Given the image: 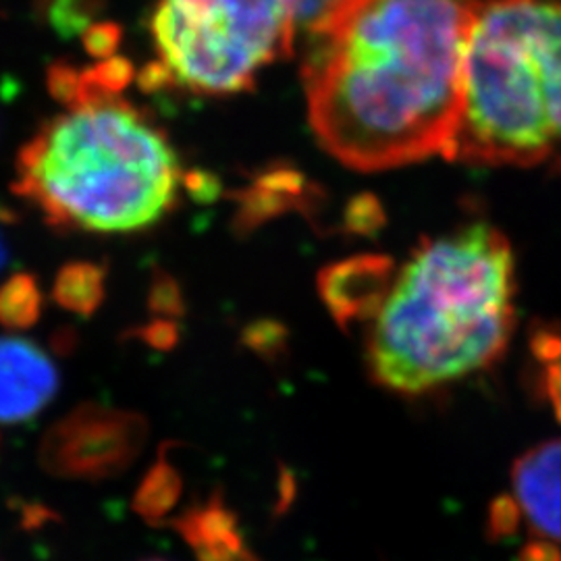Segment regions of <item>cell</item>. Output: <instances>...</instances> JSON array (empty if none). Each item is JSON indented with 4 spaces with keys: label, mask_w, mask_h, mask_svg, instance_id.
Returning a JSON list of instances; mask_svg holds the SVG:
<instances>
[{
    "label": "cell",
    "mask_w": 561,
    "mask_h": 561,
    "mask_svg": "<svg viewBox=\"0 0 561 561\" xmlns=\"http://www.w3.org/2000/svg\"><path fill=\"white\" fill-rule=\"evenodd\" d=\"M514 327L512 243L470 222L412 250L370 324L366 368L382 389L422 396L495 364Z\"/></svg>",
    "instance_id": "obj_3"
},
{
    "label": "cell",
    "mask_w": 561,
    "mask_h": 561,
    "mask_svg": "<svg viewBox=\"0 0 561 561\" xmlns=\"http://www.w3.org/2000/svg\"><path fill=\"white\" fill-rule=\"evenodd\" d=\"M173 528L198 561H259L245 545L238 516L221 495L185 510L173 520Z\"/></svg>",
    "instance_id": "obj_11"
},
{
    "label": "cell",
    "mask_w": 561,
    "mask_h": 561,
    "mask_svg": "<svg viewBox=\"0 0 561 561\" xmlns=\"http://www.w3.org/2000/svg\"><path fill=\"white\" fill-rule=\"evenodd\" d=\"M396 280V262L385 254H356L322 268L317 289L331 319L343 331L373 321Z\"/></svg>",
    "instance_id": "obj_7"
},
{
    "label": "cell",
    "mask_w": 561,
    "mask_h": 561,
    "mask_svg": "<svg viewBox=\"0 0 561 561\" xmlns=\"http://www.w3.org/2000/svg\"><path fill=\"white\" fill-rule=\"evenodd\" d=\"M520 507L514 497H500L491 503L489 510V526L486 533L491 539L502 541L505 537H512L520 524Z\"/></svg>",
    "instance_id": "obj_17"
},
{
    "label": "cell",
    "mask_w": 561,
    "mask_h": 561,
    "mask_svg": "<svg viewBox=\"0 0 561 561\" xmlns=\"http://www.w3.org/2000/svg\"><path fill=\"white\" fill-rule=\"evenodd\" d=\"M283 2L291 11L296 23L308 32L327 15H331L345 0H283Z\"/></svg>",
    "instance_id": "obj_19"
},
{
    "label": "cell",
    "mask_w": 561,
    "mask_h": 561,
    "mask_svg": "<svg viewBox=\"0 0 561 561\" xmlns=\"http://www.w3.org/2000/svg\"><path fill=\"white\" fill-rule=\"evenodd\" d=\"M9 256V248H7V238H4V229H2V215H0V268L4 266Z\"/></svg>",
    "instance_id": "obj_22"
},
{
    "label": "cell",
    "mask_w": 561,
    "mask_h": 561,
    "mask_svg": "<svg viewBox=\"0 0 561 561\" xmlns=\"http://www.w3.org/2000/svg\"><path fill=\"white\" fill-rule=\"evenodd\" d=\"M479 0H345L308 30L301 83L322 148L379 173L451 159Z\"/></svg>",
    "instance_id": "obj_1"
},
{
    "label": "cell",
    "mask_w": 561,
    "mask_h": 561,
    "mask_svg": "<svg viewBox=\"0 0 561 561\" xmlns=\"http://www.w3.org/2000/svg\"><path fill=\"white\" fill-rule=\"evenodd\" d=\"M296 30L283 0H157L150 15L157 60L141 83L196 96L248 92L264 67L291 57Z\"/></svg>",
    "instance_id": "obj_5"
},
{
    "label": "cell",
    "mask_w": 561,
    "mask_h": 561,
    "mask_svg": "<svg viewBox=\"0 0 561 561\" xmlns=\"http://www.w3.org/2000/svg\"><path fill=\"white\" fill-rule=\"evenodd\" d=\"M381 206L375 198H358L350 204L345 213V227L350 233H375L381 227Z\"/></svg>",
    "instance_id": "obj_18"
},
{
    "label": "cell",
    "mask_w": 561,
    "mask_h": 561,
    "mask_svg": "<svg viewBox=\"0 0 561 561\" xmlns=\"http://www.w3.org/2000/svg\"><path fill=\"white\" fill-rule=\"evenodd\" d=\"M561 146V0H479L449 161L533 167Z\"/></svg>",
    "instance_id": "obj_4"
},
{
    "label": "cell",
    "mask_w": 561,
    "mask_h": 561,
    "mask_svg": "<svg viewBox=\"0 0 561 561\" xmlns=\"http://www.w3.org/2000/svg\"><path fill=\"white\" fill-rule=\"evenodd\" d=\"M148 561H164V560H148Z\"/></svg>",
    "instance_id": "obj_23"
},
{
    "label": "cell",
    "mask_w": 561,
    "mask_h": 561,
    "mask_svg": "<svg viewBox=\"0 0 561 561\" xmlns=\"http://www.w3.org/2000/svg\"><path fill=\"white\" fill-rule=\"evenodd\" d=\"M146 439L148 424L140 414L83 403L46 431L42 468L69 481H104L127 470Z\"/></svg>",
    "instance_id": "obj_6"
},
{
    "label": "cell",
    "mask_w": 561,
    "mask_h": 561,
    "mask_svg": "<svg viewBox=\"0 0 561 561\" xmlns=\"http://www.w3.org/2000/svg\"><path fill=\"white\" fill-rule=\"evenodd\" d=\"M44 294L34 275L18 273L0 285V324L9 331H25L41 321Z\"/></svg>",
    "instance_id": "obj_14"
},
{
    "label": "cell",
    "mask_w": 561,
    "mask_h": 561,
    "mask_svg": "<svg viewBox=\"0 0 561 561\" xmlns=\"http://www.w3.org/2000/svg\"><path fill=\"white\" fill-rule=\"evenodd\" d=\"M46 23L60 34H88L96 23V15L102 9V0H36Z\"/></svg>",
    "instance_id": "obj_16"
},
{
    "label": "cell",
    "mask_w": 561,
    "mask_h": 561,
    "mask_svg": "<svg viewBox=\"0 0 561 561\" xmlns=\"http://www.w3.org/2000/svg\"><path fill=\"white\" fill-rule=\"evenodd\" d=\"M53 298L71 314L92 317L106 298V271L96 262H69L60 266Z\"/></svg>",
    "instance_id": "obj_12"
},
{
    "label": "cell",
    "mask_w": 561,
    "mask_h": 561,
    "mask_svg": "<svg viewBox=\"0 0 561 561\" xmlns=\"http://www.w3.org/2000/svg\"><path fill=\"white\" fill-rule=\"evenodd\" d=\"M319 201L312 183L291 167H271L261 171L245 187L238 190L236 231L252 233L264 222L285 213L310 215Z\"/></svg>",
    "instance_id": "obj_10"
},
{
    "label": "cell",
    "mask_w": 561,
    "mask_h": 561,
    "mask_svg": "<svg viewBox=\"0 0 561 561\" xmlns=\"http://www.w3.org/2000/svg\"><path fill=\"white\" fill-rule=\"evenodd\" d=\"M180 470L161 458L141 482L134 507L144 520L161 524L180 502Z\"/></svg>",
    "instance_id": "obj_15"
},
{
    "label": "cell",
    "mask_w": 561,
    "mask_h": 561,
    "mask_svg": "<svg viewBox=\"0 0 561 561\" xmlns=\"http://www.w3.org/2000/svg\"><path fill=\"white\" fill-rule=\"evenodd\" d=\"M514 500L537 537L561 542V439L524 451L512 468Z\"/></svg>",
    "instance_id": "obj_9"
},
{
    "label": "cell",
    "mask_w": 561,
    "mask_h": 561,
    "mask_svg": "<svg viewBox=\"0 0 561 561\" xmlns=\"http://www.w3.org/2000/svg\"><path fill=\"white\" fill-rule=\"evenodd\" d=\"M150 306L162 317H178L181 312V294L178 283L167 277L154 280L152 294H150Z\"/></svg>",
    "instance_id": "obj_20"
},
{
    "label": "cell",
    "mask_w": 561,
    "mask_h": 561,
    "mask_svg": "<svg viewBox=\"0 0 561 561\" xmlns=\"http://www.w3.org/2000/svg\"><path fill=\"white\" fill-rule=\"evenodd\" d=\"M520 561H561V549L556 542L537 539L522 549Z\"/></svg>",
    "instance_id": "obj_21"
},
{
    "label": "cell",
    "mask_w": 561,
    "mask_h": 561,
    "mask_svg": "<svg viewBox=\"0 0 561 561\" xmlns=\"http://www.w3.org/2000/svg\"><path fill=\"white\" fill-rule=\"evenodd\" d=\"M530 360L539 398L561 421V324L545 322L533 331Z\"/></svg>",
    "instance_id": "obj_13"
},
{
    "label": "cell",
    "mask_w": 561,
    "mask_h": 561,
    "mask_svg": "<svg viewBox=\"0 0 561 561\" xmlns=\"http://www.w3.org/2000/svg\"><path fill=\"white\" fill-rule=\"evenodd\" d=\"M129 80L131 65L121 57L48 71L62 111L23 144L13 192L57 231L138 233L180 201V157L152 117L123 96Z\"/></svg>",
    "instance_id": "obj_2"
},
{
    "label": "cell",
    "mask_w": 561,
    "mask_h": 561,
    "mask_svg": "<svg viewBox=\"0 0 561 561\" xmlns=\"http://www.w3.org/2000/svg\"><path fill=\"white\" fill-rule=\"evenodd\" d=\"M59 389L55 362L34 341L0 337V422L38 416Z\"/></svg>",
    "instance_id": "obj_8"
}]
</instances>
